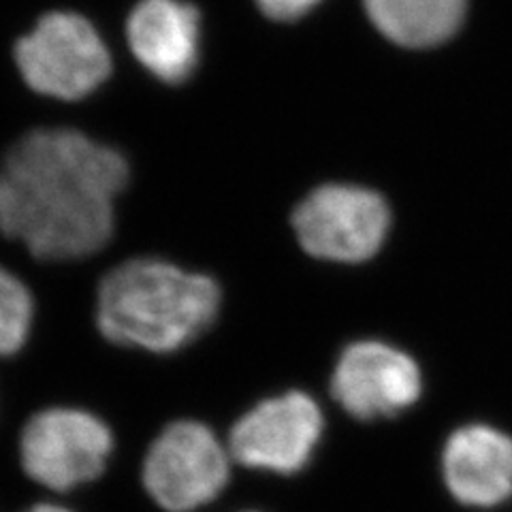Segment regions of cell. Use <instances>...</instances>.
Returning a JSON list of instances; mask_svg holds the SVG:
<instances>
[{
    "instance_id": "ba28073f",
    "label": "cell",
    "mask_w": 512,
    "mask_h": 512,
    "mask_svg": "<svg viewBox=\"0 0 512 512\" xmlns=\"http://www.w3.org/2000/svg\"><path fill=\"white\" fill-rule=\"evenodd\" d=\"M331 391L355 419H384L419 399L421 372L402 350L382 342H359L344 350Z\"/></svg>"
},
{
    "instance_id": "7a4b0ae2",
    "label": "cell",
    "mask_w": 512,
    "mask_h": 512,
    "mask_svg": "<svg viewBox=\"0 0 512 512\" xmlns=\"http://www.w3.org/2000/svg\"><path fill=\"white\" fill-rule=\"evenodd\" d=\"M220 306L214 278L141 256L107 271L96 291L94 320L111 344L169 355L199 340L216 323Z\"/></svg>"
},
{
    "instance_id": "4fadbf2b",
    "label": "cell",
    "mask_w": 512,
    "mask_h": 512,
    "mask_svg": "<svg viewBox=\"0 0 512 512\" xmlns=\"http://www.w3.org/2000/svg\"><path fill=\"white\" fill-rule=\"evenodd\" d=\"M265 18L274 22H295L308 15L323 0H254Z\"/></svg>"
},
{
    "instance_id": "9a60e30c",
    "label": "cell",
    "mask_w": 512,
    "mask_h": 512,
    "mask_svg": "<svg viewBox=\"0 0 512 512\" xmlns=\"http://www.w3.org/2000/svg\"><path fill=\"white\" fill-rule=\"evenodd\" d=\"M250 512H254V510H250Z\"/></svg>"
},
{
    "instance_id": "7c38bea8",
    "label": "cell",
    "mask_w": 512,
    "mask_h": 512,
    "mask_svg": "<svg viewBox=\"0 0 512 512\" xmlns=\"http://www.w3.org/2000/svg\"><path fill=\"white\" fill-rule=\"evenodd\" d=\"M35 323L30 288L0 265V357H13L26 346Z\"/></svg>"
},
{
    "instance_id": "3957f363",
    "label": "cell",
    "mask_w": 512,
    "mask_h": 512,
    "mask_svg": "<svg viewBox=\"0 0 512 512\" xmlns=\"http://www.w3.org/2000/svg\"><path fill=\"white\" fill-rule=\"evenodd\" d=\"M24 84L56 101H82L111 75V54L103 37L77 13H47L15 45Z\"/></svg>"
},
{
    "instance_id": "277c9868",
    "label": "cell",
    "mask_w": 512,
    "mask_h": 512,
    "mask_svg": "<svg viewBox=\"0 0 512 512\" xmlns=\"http://www.w3.org/2000/svg\"><path fill=\"white\" fill-rule=\"evenodd\" d=\"M231 453L199 421H175L150 444L141 480L167 512H195L214 502L231 476Z\"/></svg>"
},
{
    "instance_id": "9c48e42d",
    "label": "cell",
    "mask_w": 512,
    "mask_h": 512,
    "mask_svg": "<svg viewBox=\"0 0 512 512\" xmlns=\"http://www.w3.org/2000/svg\"><path fill=\"white\" fill-rule=\"evenodd\" d=\"M126 39L158 82L186 84L201 58V13L186 0H141L128 15Z\"/></svg>"
},
{
    "instance_id": "30bf717a",
    "label": "cell",
    "mask_w": 512,
    "mask_h": 512,
    "mask_svg": "<svg viewBox=\"0 0 512 512\" xmlns=\"http://www.w3.org/2000/svg\"><path fill=\"white\" fill-rule=\"evenodd\" d=\"M444 483L470 508H493L512 495V438L489 425H468L448 438Z\"/></svg>"
},
{
    "instance_id": "8fae6325",
    "label": "cell",
    "mask_w": 512,
    "mask_h": 512,
    "mask_svg": "<svg viewBox=\"0 0 512 512\" xmlns=\"http://www.w3.org/2000/svg\"><path fill=\"white\" fill-rule=\"evenodd\" d=\"M468 0H365V11L384 37L404 47H429L459 30Z\"/></svg>"
},
{
    "instance_id": "5b68a950",
    "label": "cell",
    "mask_w": 512,
    "mask_h": 512,
    "mask_svg": "<svg viewBox=\"0 0 512 512\" xmlns=\"http://www.w3.org/2000/svg\"><path fill=\"white\" fill-rule=\"evenodd\" d=\"M114 453L109 425L82 408H45L24 425L20 461L30 480L73 491L99 478Z\"/></svg>"
},
{
    "instance_id": "6da1fadb",
    "label": "cell",
    "mask_w": 512,
    "mask_h": 512,
    "mask_svg": "<svg viewBox=\"0 0 512 512\" xmlns=\"http://www.w3.org/2000/svg\"><path fill=\"white\" fill-rule=\"evenodd\" d=\"M128 182L118 148L75 128H35L0 163V231L41 261L88 259L114 237Z\"/></svg>"
},
{
    "instance_id": "5bb4252c",
    "label": "cell",
    "mask_w": 512,
    "mask_h": 512,
    "mask_svg": "<svg viewBox=\"0 0 512 512\" xmlns=\"http://www.w3.org/2000/svg\"><path fill=\"white\" fill-rule=\"evenodd\" d=\"M26 512H73V510L64 508V506H58V504H37V506H32L30 510H26Z\"/></svg>"
},
{
    "instance_id": "8992f818",
    "label": "cell",
    "mask_w": 512,
    "mask_h": 512,
    "mask_svg": "<svg viewBox=\"0 0 512 512\" xmlns=\"http://www.w3.org/2000/svg\"><path fill=\"white\" fill-rule=\"evenodd\" d=\"M391 224L387 203L359 186H320L299 203L293 227L303 250L316 259L359 263L382 246Z\"/></svg>"
},
{
    "instance_id": "52a82bcc",
    "label": "cell",
    "mask_w": 512,
    "mask_h": 512,
    "mask_svg": "<svg viewBox=\"0 0 512 512\" xmlns=\"http://www.w3.org/2000/svg\"><path fill=\"white\" fill-rule=\"evenodd\" d=\"M323 427V412L310 395L269 397L233 425L229 453L244 468L291 476L310 463Z\"/></svg>"
}]
</instances>
